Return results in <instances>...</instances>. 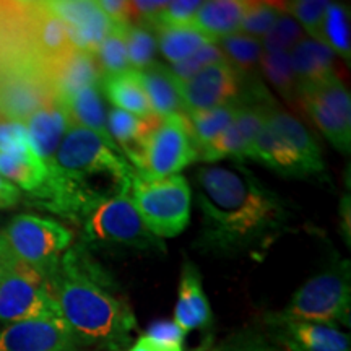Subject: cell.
I'll return each mask as SVG.
<instances>
[{"mask_svg":"<svg viewBox=\"0 0 351 351\" xmlns=\"http://www.w3.org/2000/svg\"><path fill=\"white\" fill-rule=\"evenodd\" d=\"M202 213L195 245L218 257L263 254L291 230V205L243 165L204 166L197 171Z\"/></svg>","mask_w":351,"mask_h":351,"instance_id":"1","label":"cell"},{"mask_svg":"<svg viewBox=\"0 0 351 351\" xmlns=\"http://www.w3.org/2000/svg\"><path fill=\"white\" fill-rule=\"evenodd\" d=\"M47 168L34 204L78 225L103 202L129 194L138 176L119 148L80 125L67 130Z\"/></svg>","mask_w":351,"mask_h":351,"instance_id":"2","label":"cell"},{"mask_svg":"<svg viewBox=\"0 0 351 351\" xmlns=\"http://www.w3.org/2000/svg\"><path fill=\"white\" fill-rule=\"evenodd\" d=\"M60 317L80 343L124 351L130 343L135 315L114 289V282L85 245L69 249L49 278Z\"/></svg>","mask_w":351,"mask_h":351,"instance_id":"3","label":"cell"},{"mask_svg":"<svg viewBox=\"0 0 351 351\" xmlns=\"http://www.w3.org/2000/svg\"><path fill=\"white\" fill-rule=\"evenodd\" d=\"M249 160L258 161L283 178H326V165L317 142L301 121L283 111L276 103L267 114Z\"/></svg>","mask_w":351,"mask_h":351,"instance_id":"4","label":"cell"},{"mask_svg":"<svg viewBox=\"0 0 351 351\" xmlns=\"http://www.w3.org/2000/svg\"><path fill=\"white\" fill-rule=\"evenodd\" d=\"M73 241L72 231L52 218L19 215L0 232V245L8 256L32 267L49 282Z\"/></svg>","mask_w":351,"mask_h":351,"instance_id":"5","label":"cell"},{"mask_svg":"<svg viewBox=\"0 0 351 351\" xmlns=\"http://www.w3.org/2000/svg\"><path fill=\"white\" fill-rule=\"evenodd\" d=\"M82 230L86 249L165 252V244L145 225L129 194L98 205L83 219Z\"/></svg>","mask_w":351,"mask_h":351,"instance_id":"6","label":"cell"},{"mask_svg":"<svg viewBox=\"0 0 351 351\" xmlns=\"http://www.w3.org/2000/svg\"><path fill=\"white\" fill-rule=\"evenodd\" d=\"M351 276L348 261H333L311 276L282 311L283 317L306 322L350 326Z\"/></svg>","mask_w":351,"mask_h":351,"instance_id":"7","label":"cell"},{"mask_svg":"<svg viewBox=\"0 0 351 351\" xmlns=\"http://www.w3.org/2000/svg\"><path fill=\"white\" fill-rule=\"evenodd\" d=\"M129 195L140 218L156 238H174L189 225L192 191L181 174L158 181L137 176Z\"/></svg>","mask_w":351,"mask_h":351,"instance_id":"8","label":"cell"},{"mask_svg":"<svg viewBox=\"0 0 351 351\" xmlns=\"http://www.w3.org/2000/svg\"><path fill=\"white\" fill-rule=\"evenodd\" d=\"M0 252L5 257V271L0 280V322L8 326L21 320L60 317L49 282L32 267L12 258L2 245Z\"/></svg>","mask_w":351,"mask_h":351,"instance_id":"9","label":"cell"},{"mask_svg":"<svg viewBox=\"0 0 351 351\" xmlns=\"http://www.w3.org/2000/svg\"><path fill=\"white\" fill-rule=\"evenodd\" d=\"M276 101L257 77L244 80L239 95V109L230 127L200 152L199 161L217 163L223 160H247L258 132L267 121V114Z\"/></svg>","mask_w":351,"mask_h":351,"instance_id":"10","label":"cell"},{"mask_svg":"<svg viewBox=\"0 0 351 351\" xmlns=\"http://www.w3.org/2000/svg\"><path fill=\"white\" fill-rule=\"evenodd\" d=\"M199 161L187 116L184 112L158 121L148 137L138 176L147 181L171 178Z\"/></svg>","mask_w":351,"mask_h":351,"instance_id":"11","label":"cell"},{"mask_svg":"<svg viewBox=\"0 0 351 351\" xmlns=\"http://www.w3.org/2000/svg\"><path fill=\"white\" fill-rule=\"evenodd\" d=\"M298 101L337 150L350 155L351 99L339 75L298 88Z\"/></svg>","mask_w":351,"mask_h":351,"instance_id":"12","label":"cell"},{"mask_svg":"<svg viewBox=\"0 0 351 351\" xmlns=\"http://www.w3.org/2000/svg\"><path fill=\"white\" fill-rule=\"evenodd\" d=\"M56 96L46 72L29 65L0 67V117L25 122L34 111L46 106Z\"/></svg>","mask_w":351,"mask_h":351,"instance_id":"13","label":"cell"},{"mask_svg":"<svg viewBox=\"0 0 351 351\" xmlns=\"http://www.w3.org/2000/svg\"><path fill=\"white\" fill-rule=\"evenodd\" d=\"M244 80L226 60L202 69L181 83L184 114L208 111L236 99L243 91Z\"/></svg>","mask_w":351,"mask_h":351,"instance_id":"14","label":"cell"},{"mask_svg":"<svg viewBox=\"0 0 351 351\" xmlns=\"http://www.w3.org/2000/svg\"><path fill=\"white\" fill-rule=\"evenodd\" d=\"M62 317L8 324L0 330V351H82Z\"/></svg>","mask_w":351,"mask_h":351,"instance_id":"15","label":"cell"},{"mask_svg":"<svg viewBox=\"0 0 351 351\" xmlns=\"http://www.w3.org/2000/svg\"><path fill=\"white\" fill-rule=\"evenodd\" d=\"M265 326L291 351H351L350 335L335 326L293 320L280 313L267 315Z\"/></svg>","mask_w":351,"mask_h":351,"instance_id":"16","label":"cell"},{"mask_svg":"<svg viewBox=\"0 0 351 351\" xmlns=\"http://www.w3.org/2000/svg\"><path fill=\"white\" fill-rule=\"evenodd\" d=\"M51 10L67 26L70 44L75 51L96 54L99 44L111 32V20L104 15L96 2L60 0L47 2Z\"/></svg>","mask_w":351,"mask_h":351,"instance_id":"17","label":"cell"},{"mask_svg":"<svg viewBox=\"0 0 351 351\" xmlns=\"http://www.w3.org/2000/svg\"><path fill=\"white\" fill-rule=\"evenodd\" d=\"M101 77L103 73L95 56L75 49L57 59L46 70V78L52 93L62 104L82 88L99 85Z\"/></svg>","mask_w":351,"mask_h":351,"instance_id":"18","label":"cell"},{"mask_svg":"<svg viewBox=\"0 0 351 351\" xmlns=\"http://www.w3.org/2000/svg\"><path fill=\"white\" fill-rule=\"evenodd\" d=\"M173 322L186 335L197 328L208 327L213 322L212 307L202 285V275L191 261L184 262Z\"/></svg>","mask_w":351,"mask_h":351,"instance_id":"19","label":"cell"},{"mask_svg":"<svg viewBox=\"0 0 351 351\" xmlns=\"http://www.w3.org/2000/svg\"><path fill=\"white\" fill-rule=\"evenodd\" d=\"M28 140L33 152L49 166L60 142L72 127L67 108L60 101H51L46 106L39 108L25 122Z\"/></svg>","mask_w":351,"mask_h":351,"instance_id":"20","label":"cell"},{"mask_svg":"<svg viewBox=\"0 0 351 351\" xmlns=\"http://www.w3.org/2000/svg\"><path fill=\"white\" fill-rule=\"evenodd\" d=\"M160 119L161 117L155 114L148 117H138L116 108L108 112V130L112 142L125 156V160L134 166L135 171H138L142 166L148 137Z\"/></svg>","mask_w":351,"mask_h":351,"instance_id":"21","label":"cell"},{"mask_svg":"<svg viewBox=\"0 0 351 351\" xmlns=\"http://www.w3.org/2000/svg\"><path fill=\"white\" fill-rule=\"evenodd\" d=\"M137 72V70H135ZM137 75L142 83L145 95L150 103L152 112L158 117H169L184 112L181 99V83L176 80L168 65L153 62L138 70Z\"/></svg>","mask_w":351,"mask_h":351,"instance_id":"22","label":"cell"},{"mask_svg":"<svg viewBox=\"0 0 351 351\" xmlns=\"http://www.w3.org/2000/svg\"><path fill=\"white\" fill-rule=\"evenodd\" d=\"M244 0H210L202 2L191 26L212 39L213 43L239 32L244 13L247 10Z\"/></svg>","mask_w":351,"mask_h":351,"instance_id":"23","label":"cell"},{"mask_svg":"<svg viewBox=\"0 0 351 351\" xmlns=\"http://www.w3.org/2000/svg\"><path fill=\"white\" fill-rule=\"evenodd\" d=\"M0 176L16 189L36 195L49 176V168L33 152L32 145L12 153H0Z\"/></svg>","mask_w":351,"mask_h":351,"instance_id":"24","label":"cell"},{"mask_svg":"<svg viewBox=\"0 0 351 351\" xmlns=\"http://www.w3.org/2000/svg\"><path fill=\"white\" fill-rule=\"evenodd\" d=\"M289 60L298 88L314 85L337 75L333 67V52L324 43L311 38H304L289 51Z\"/></svg>","mask_w":351,"mask_h":351,"instance_id":"25","label":"cell"},{"mask_svg":"<svg viewBox=\"0 0 351 351\" xmlns=\"http://www.w3.org/2000/svg\"><path fill=\"white\" fill-rule=\"evenodd\" d=\"M64 106L67 108L73 125L85 127V129L95 132L108 145L117 148L108 130V112L104 108L99 85L82 88L80 91H77L75 95L65 101Z\"/></svg>","mask_w":351,"mask_h":351,"instance_id":"26","label":"cell"},{"mask_svg":"<svg viewBox=\"0 0 351 351\" xmlns=\"http://www.w3.org/2000/svg\"><path fill=\"white\" fill-rule=\"evenodd\" d=\"M99 91L111 101L114 108L130 112L138 117L152 116V108L145 95L142 83L135 70L117 73V75L101 77Z\"/></svg>","mask_w":351,"mask_h":351,"instance_id":"27","label":"cell"},{"mask_svg":"<svg viewBox=\"0 0 351 351\" xmlns=\"http://www.w3.org/2000/svg\"><path fill=\"white\" fill-rule=\"evenodd\" d=\"M238 109L239 96L230 103L223 104V106L208 109V111L186 114L197 155H200L202 150H205L230 127L234 116L238 114Z\"/></svg>","mask_w":351,"mask_h":351,"instance_id":"28","label":"cell"},{"mask_svg":"<svg viewBox=\"0 0 351 351\" xmlns=\"http://www.w3.org/2000/svg\"><path fill=\"white\" fill-rule=\"evenodd\" d=\"M217 46L223 52L226 62L243 80L257 77V69L263 54L262 43L258 39L245 36L243 33H234L219 39Z\"/></svg>","mask_w":351,"mask_h":351,"instance_id":"29","label":"cell"},{"mask_svg":"<svg viewBox=\"0 0 351 351\" xmlns=\"http://www.w3.org/2000/svg\"><path fill=\"white\" fill-rule=\"evenodd\" d=\"M156 34L158 49L173 64L182 62L187 57L195 54L200 47L213 43L212 39L197 32L192 26H179V28H158L153 29Z\"/></svg>","mask_w":351,"mask_h":351,"instance_id":"30","label":"cell"},{"mask_svg":"<svg viewBox=\"0 0 351 351\" xmlns=\"http://www.w3.org/2000/svg\"><path fill=\"white\" fill-rule=\"evenodd\" d=\"M322 43L333 54H339L346 65L351 62L350 8L345 3L328 2L322 25Z\"/></svg>","mask_w":351,"mask_h":351,"instance_id":"31","label":"cell"},{"mask_svg":"<svg viewBox=\"0 0 351 351\" xmlns=\"http://www.w3.org/2000/svg\"><path fill=\"white\" fill-rule=\"evenodd\" d=\"M127 28L129 25H114L108 36L99 44L95 59L104 75H117L130 69L129 52H127Z\"/></svg>","mask_w":351,"mask_h":351,"instance_id":"32","label":"cell"},{"mask_svg":"<svg viewBox=\"0 0 351 351\" xmlns=\"http://www.w3.org/2000/svg\"><path fill=\"white\" fill-rule=\"evenodd\" d=\"M258 69L285 99L289 103L298 101V83L289 60V52H263Z\"/></svg>","mask_w":351,"mask_h":351,"instance_id":"33","label":"cell"},{"mask_svg":"<svg viewBox=\"0 0 351 351\" xmlns=\"http://www.w3.org/2000/svg\"><path fill=\"white\" fill-rule=\"evenodd\" d=\"M285 13V2H249L238 33L262 41Z\"/></svg>","mask_w":351,"mask_h":351,"instance_id":"34","label":"cell"},{"mask_svg":"<svg viewBox=\"0 0 351 351\" xmlns=\"http://www.w3.org/2000/svg\"><path fill=\"white\" fill-rule=\"evenodd\" d=\"M215 351H291L267 328L247 327L232 333Z\"/></svg>","mask_w":351,"mask_h":351,"instance_id":"35","label":"cell"},{"mask_svg":"<svg viewBox=\"0 0 351 351\" xmlns=\"http://www.w3.org/2000/svg\"><path fill=\"white\" fill-rule=\"evenodd\" d=\"M127 52L132 70H142L156 59V34L147 25H129L127 28Z\"/></svg>","mask_w":351,"mask_h":351,"instance_id":"36","label":"cell"},{"mask_svg":"<svg viewBox=\"0 0 351 351\" xmlns=\"http://www.w3.org/2000/svg\"><path fill=\"white\" fill-rule=\"evenodd\" d=\"M327 7V0H293V2H285V12L289 13V16H293L298 21L302 32L309 34L311 39L319 43H322V25Z\"/></svg>","mask_w":351,"mask_h":351,"instance_id":"37","label":"cell"},{"mask_svg":"<svg viewBox=\"0 0 351 351\" xmlns=\"http://www.w3.org/2000/svg\"><path fill=\"white\" fill-rule=\"evenodd\" d=\"M306 38V33L298 25V21L289 16L288 13L276 21V25L271 28V32L262 39L263 52H289L298 43H301Z\"/></svg>","mask_w":351,"mask_h":351,"instance_id":"38","label":"cell"},{"mask_svg":"<svg viewBox=\"0 0 351 351\" xmlns=\"http://www.w3.org/2000/svg\"><path fill=\"white\" fill-rule=\"evenodd\" d=\"M221 60H225V57H223V52L219 51L217 43H210L207 46L200 47L195 54L187 57L182 62L173 64L169 69L176 77V80L179 83H184L187 82L189 78L194 77L195 73H199L202 69L208 67V65L212 64L221 62Z\"/></svg>","mask_w":351,"mask_h":351,"instance_id":"39","label":"cell"},{"mask_svg":"<svg viewBox=\"0 0 351 351\" xmlns=\"http://www.w3.org/2000/svg\"><path fill=\"white\" fill-rule=\"evenodd\" d=\"M202 5L200 0H174L168 2L160 15L150 23L152 29L158 28H179V26H191L197 10Z\"/></svg>","mask_w":351,"mask_h":351,"instance_id":"40","label":"cell"},{"mask_svg":"<svg viewBox=\"0 0 351 351\" xmlns=\"http://www.w3.org/2000/svg\"><path fill=\"white\" fill-rule=\"evenodd\" d=\"M28 145V132L23 122L0 119V153L16 152Z\"/></svg>","mask_w":351,"mask_h":351,"instance_id":"41","label":"cell"},{"mask_svg":"<svg viewBox=\"0 0 351 351\" xmlns=\"http://www.w3.org/2000/svg\"><path fill=\"white\" fill-rule=\"evenodd\" d=\"M145 335L150 337L153 340L160 341V343L182 346L186 333L176 326L173 320H156V322L152 324Z\"/></svg>","mask_w":351,"mask_h":351,"instance_id":"42","label":"cell"},{"mask_svg":"<svg viewBox=\"0 0 351 351\" xmlns=\"http://www.w3.org/2000/svg\"><path fill=\"white\" fill-rule=\"evenodd\" d=\"M98 7L114 25H134L130 2L124 0H99Z\"/></svg>","mask_w":351,"mask_h":351,"instance_id":"43","label":"cell"},{"mask_svg":"<svg viewBox=\"0 0 351 351\" xmlns=\"http://www.w3.org/2000/svg\"><path fill=\"white\" fill-rule=\"evenodd\" d=\"M127 351H184L182 346L179 345H168L160 343V341L150 339V337L142 335L138 337L137 341L130 346Z\"/></svg>","mask_w":351,"mask_h":351,"instance_id":"44","label":"cell"},{"mask_svg":"<svg viewBox=\"0 0 351 351\" xmlns=\"http://www.w3.org/2000/svg\"><path fill=\"white\" fill-rule=\"evenodd\" d=\"M20 197L21 194L19 189L13 186L12 182H8L3 176H0V207H13V205L19 204Z\"/></svg>","mask_w":351,"mask_h":351,"instance_id":"45","label":"cell"},{"mask_svg":"<svg viewBox=\"0 0 351 351\" xmlns=\"http://www.w3.org/2000/svg\"><path fill=\"white\" fill-rule=\"evenodd\" d=\"M3 271H5V257H3L2 252H0V280H2Z\"/></svg>","mask_w":351,"mask_h":351,"instance_id":"46","label":"cell"},{"mask_svg":"<svg viewBox=\"0 0 351 351\" xmlns=\"http://www.w3.org/2000/svg\"><path fill=\"white\" fill-rule=\"evenodd\" d=\"M0 119H2V117H0Z\"/></svg>","mask_w":351,"mask_h":351,"instance_id":"47","label":"cell"}]
</instances>
